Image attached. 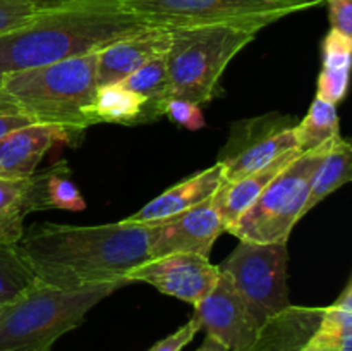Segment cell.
Here are the masks:
<instances>
[{"label": "cell", "mask_w": 352, "mask_h": 351, "mask_svg": "<svg viewBox=\"0 0 352 351\" xmlns=\"http://www.w3.org/2000/svg\"><path fill=\"white\" fill-rule=\"evenodd\" d=\"M38 282L58 289L127 282L126 274L150 260V226L127 220L102 226L43 222L17 243Z\"/></svg>", "instance_id": "obj_1"}, {"label": "cell", "mask_w": 352, "mask_h": 351, "mask_svg": "<svg viewBox=\"0 0 352 351\" xmlns=\"http://www.w3.org/2000/svg\"><path fill=\"white\" fill-rule=\"evenodd\" d=\"M146 28L120 0H78L36 12L21 28L0 34V78L98 52Z\"/></svg>", "instance_id": "obj_2"}, {"label": "cell", "mask_w": 352, "mask_h": 351, "mask_svg": "<svg viewBox=\"0 0 352 351\" xmlns=\"http://www.w3.org/2000/svg\"><path fill=\"white\" fill-rule=\"evenodd\" d=\"M96 92V52L0 78V93L21 116L72 136L98 124L93 114Z\"/></svg>", "instance_id": "obj_3"}, {"label": "cell", "mask_w": 352, "mask_h": 351, "mask_svg": "<svg viewBox=\"0 0 352 351\" xmlns=\"http://www.w3.org/2000/svg\"><path fill=\"white\" fill-rule=\"evenodd\" d=\"M126 284L58 289L38 282L17 301L0 308V351H52L58 337L81 326L100 301Z\"/></svg>", "instance_id": "obj_4"}, {"label": "cell", "mask_w": 352, "mask_h": 351, "mask_svg": "<svg viewBox=\"0 0 352 351\" xmlns=\"http://www.w3.org/2000/svg\"><path fill=\"white\" fill-rule=\"evenodd\" d=\"M258 31L230 24H203L170 30L167 61L172 98L205 105L229 62L256 38Z\"/></svg>", "instance_id": "obj_5"}, {"label": "cell", "mask_w": 352, "mask_h": 351, "mask_svg": "<svg viewBox=\"0 0 352 351\" xmlns=\"http://www.w3.org/2000/svg\"><path fill=\"white\" fill-rule=\"evenodd\" d=\"M150 28L230 24L261 31L289 14L311 9L325 0H120Z\"/></svg>", "instance_id": "obj_6"}, {"label": "cell", "mask_w": 352, "mask_h": 351, "mask_svg": "<svg viewBox=\"0 0 352 351\" xmlns=\"http://www.w3.org/2000/svg\"><path fill=\"white\" fill-rule=\"evenodd\" d=\"M333 141L305 151L284 171L278 172L277 178L263 189L256 202L230 227L229 233L239 237V241L287 244L294 226L305 217V205L315 169Z\"/></svg>", "instance_id": "obj_7"}, {"label": "cell", "mask_w": 352, "mask_h": 351, "mask_svg": "<svg viewBox=\"0 0 352 351\" xmlns=\"http://www.w3.org/2000/svg\"><path fill=\"white\" fill-rule=\"evenodd\" d=\"M287 260V244L241 241L219 265V270L232 282L258 327L291 305Z\"/></svg>", "instance_id": "obj_8"}, {"label": "cell", "mask_w": 352, "mask_h": 351, "mask_svg": "<svg viewBox=\"0 0 352 351\" xmlns=\"http://www.w3.org/2000/svg\"><path fill=\"white\" fill-rule=\"evenodd\" d=\"M219 265L195 253H172L150 258L126 274L127 282H146L164 295L198 305L219 281Z\"/></svg>", "instance_id": "obj_9"}, {"label": "cell", "mask_w": 352, "mask_h": 351, "mask_svg": "<svg viewBox=\"0 0 352 351\" xmlns=\"http://www.w3.org/2000/svg\"><path fill=\"white\" fill-rule=\"evenodd\" d=\"M148 226L150 258L172 253H195L210 258L215 241L226 233L212 198L179 215Z\"/></svg>", "instance_id": "obj_10"}, {"label": "cell", "mask_w": 352, "mask_h": 351, "mask_svg": "<svg viewBox=\"0 0 352 351\" xmlns=\"http://www.w3.org/2000/svg\"><path fill=\"white\" fill-rule=\"evenodd\" d=\"M206 336L227 351H246L256 339L260 327L254 323L232 282L220 272L215 288L195 305V315Z\"/></svg>", "instance_id": "obj_11"}, {"label": "cell", "mask_w": 352, "mask_h": 351, "mask_svg": "<svg viewBox=\"0 0 352 351\" xmlns=\"http://www.w3.org/2000/svg\"><path fill=\"white\" fill-rule=\"evenodd\" d=\"M170 47V30L146 28L96 52V81L100 86L120 83L153 58L164 57Z\"/></svg>", "instance_id": "obj_12"}, {"label": "cell", "mask_w": 352, "mask_h": 351, "mask_svg": "<svg viewBox=\"0 0 352 351\" xmlns=\"http://www.w3.org/2000/svg\"><path fill=\"white\" fill-rule=\"evenodd\" d=\"M69 131L30 123L0 138V178L24 179L36 172L45 155L57 143H69Z\"/></svg>", "instance_id": "obj_13"}, {"label": "cell", "mask_w": 352, "mask_h": 351, "mask_svg": "<svg viewBox=\"0 0 352 351\" xmlns=\"http://www.w3.org/2000/svg\"><path fill=\"white\" fill-rule=\"evenodd\" d=\"M223 184V169L220 162L201 172L182 179L177 184L170 186L164 193L148 202L143 209L124 220L133 224H155L160 220L170 219L189 209H195L199 203L212 198L220 186Z\"/></svg>", "instance_id": "obj_14"}, {"label": "cell", "mask_w": 352, "mask_h": 351, "mask_svg": "<svg viewBox=\"0 0 352 351\" xmlns=\"http://www.w3.org/2000/svg\"><path fill=\"white\" fill-rule=\"evenodd\" d=\"M301 155L299 148H292L282 157L275 158L274 162L267 164L265 167L244 176V178L236 179V181L223 182L219 191L212 196L213 205L217 212L220 213L226 233H229L230 227L239 220V217L256 202L258 196L263 193V189L274 181L278 172L284 171L294 158Z\"/></svg>", "instance_id": "obj_15"}, {"label": "cell", "mask_w": 352, "mask_h": 351, "mask_svg": "<svg viewBox=\"0 0 352 351\" xmlns=\"http://www.w3.org/2000/svg\"><path fill=\"white\" fill-rule=\"evenodd\" d=\"M320 306L289 305L260 327L246 351H301L322 320Z\"/></svg>", "instance_id": "obj_16"}, {"label": "cell", "mask_w": 352, "mask_h": 351, "mask_svg": "<svg viewBox=\"0 0 352 351\" xmlns=\"http://www.w3.org/2000/svg\"><path fill=\"white\" fill-rule=\"evenodd\" d=\"M292 127L294 126L270 127L263 134L250 136L248 143H243L236 150L227 151V157L219 160L223 169V182L244 178L282 157L292 148H298Z\"/></svg>", "instance_id": "obj_17"}, {"label": "cell", "mask_w": 352, "mask_h": 351, "mask_svg": "<svg viewBox=\"0 0 352 351\" xmlns=\"http://www.w3.org/2000/svg\"><path fill=\"white\" fill-rule=\"evenodd\" d=\"M352 38L330 30L323 40V65L318 76L316 96L327 102L340 103L349 86Z\"/></svg>", "instance_id": "obj_18"}, {"label": "cell", "mask_w": 352, "mask_h": 351, "mask_svg": "<svg viewBox=\"0 0 352 351\" xmlns=\"http://www.w3.org/2000/svg\"><path fill=\"white\" fill-rule=\"evenodd\" d=\"M38 210L33 176L0 178V243L17 244L24 236V217Z\"/></svg>", "instance_id": "obj_19"}, {"label": "cell", "mask_w": 352, "mask_h": 351, "mask_svg": "<svg viewBox=\"0 0 352 351\" xmlns=\"http://www.w3.org/2000/svg\"><path fill=\"white\" fill-rule=\"evenodd\" d=\"M301 351H352V284L347 282L339 298L323 308L315 334Z\"/></svg>", "instance_id": "obj_20"}, {"label": "cell", "mask_w": 352, "mask_h": 351, "mask_svg": "<svg viewBox=\"0 0 352 351\" xmlns=\"http://www.w3.org/2000/svg\"><path fill=\"white\" fill-rule=\"evenodd\" d=\"M33 188L38 210L60 209L81 212L86 209V200L71 179L67 162H57L43 172L33 174Z\"/></svg>", "instance_id": "obj_21"}, {"label": "cell", "mask_w": 352, "mask_h": 351, "mask_svg": "<svg viewBox=\"0 0 352 351\" xmlns=\"http://www.w3.org/2000/svg\"><path fill=\"white\" fill-rule=\"evenodd\" d=\"M352 165V147L342 136L333 141L332 147L322 158L309 184V195L305 205V215L315 209L320 202L332 195L336 189L342 188L351 181Z\"/></svg>", "instance_id": "obj_22"}, {"label": "cell", "mask_w": 352, "mask_h": 351, "mask_svg": "<svg viewBox=\"0 0 352 351\" xmlns=\"http://www.w3.org/2000/svg\"><path fill=\"white\" fill-rule=\"evenodd\" d=\"M93 114L96 123L138 124L150 120L146 100L133 89L126 88L122 83L100 86L96 92Z\"/></svg>", "instance_id": "obj_23"}, {"label": "cell", "mask_w": 352, "mask_h": 351, "mask_svg": "<svg viewBox=\"0 0 352 351\" xmlns=\"http://www.w3.org/2000/svg\"><path fill=\"white\" fill-rule=\"evenodd\" d=\"M165 55L164 57L153 58L151 62L144 64L143 67L134 71L133 74L127 76L124 81H120L126 88L133 89L134 93H138V95H141L146 100L150 120L164 116L165 103L172 98Z\"/></svg>", "instance_id": "obj_24"}, {"label": "cell", "mask_w": 352, "mask_h": 351, "mask_svg": "<svg viewBox=\"0 0 352 351\" xmlns=\"http://www.w3.org/2000/svg\"><path fill=\"white\" fill-rule=\"evenodd\" d=\"M292 131H294L296 143L301 153L332 143L340 136L337 107L315 96L308 114L302 117L301 123L292 127Z\"/></svg>", "instance_id": "obj_25"}, {"label": "cell", "mask_w": 352, "mask_h": 351, "mask_svg": "<svg viewBox=\"0 0 352 351\" xmlns=\"http://www.w3.org/2000/svg\"><path fill=\"white\" fill-rule=\"evenodd\" d=\"M38 284L17 244L0 243V308L17 301Z\"/></svg>", "instance_id": "obj_26"}, {"label": "cell", "mask_w": 352, "mask_h": 351, "mask_svg": "<svg viewBox=\"0 0 352 351\" xmlns=\"http://www.w3.org/2000/svg\"><path fill=\"white\" fill-rule=\"evenodd\" d=\"M164 116L177 123L179 126L186 127L189 131H198L205 127V116L201 112V107L189 100L182 98H170L165 103Z\"/></svg>", "instance_id": "obj_27"}, {"label": "cell", "mask_w": 352, "mask_h": 351, "mask_svg": "<svg viewBox=\"0 0 352 351\" xmlns=\"http://www.w3.org/2000/svg\"><path fill=\"white\" fill-rule=\"evenodd\" d=\"M36 16L31 0H0V34L17 30Z\"/></svg>", "instance_id": "obj_28"}, {"label": "cell", "mask_w": 352, "mask_h": 351, "mask_svg": "<svg viewBox=\"0 0 352 351\" xmlns=\"http://www.w3.org/2000/svg\"><path fill=\"white\" fill-rule=\"evenodd\" d=\"M201 330L198 319L191 317V320L184 323L182 327H179L175 332L168 334L167 337H164L162 341H158L157 344L150 348L148 351H182V348L188 346L192 339L196 337V334Z\"/></svg>", "instance_id": "obj_29"}, {"label": "cell", "mask_w": 352, "mask_h": 351, "mask_svg": "<svg viewBox=\"0 0 352 351\" xmlns=\"http://www.w3.org/2000/svg\"><path fill=\"white\" fill-rule=\"evenodd\" d=\"M329 6L330 30L352 38V0H325Z\"/></svg>", "instance_id": "obj_30"}, {"label": "cell", "mask_w": 352, "mask_h": 351, "mask_svg": "<svg viewBox=\"0 0 352 351\" xmlns=\"http://www.w3.org/2000/svg\"><path fill=\"white\" fill-rule=\"evenodd\" d=\"M30 123L31 120L28 117L21 116V114H0V138Z\"/></svg>", "instance_id": "obj_31"}, {"label": "cell", "mask_w": 352, "mask_h": 351, "mask_svg": "<svg viewBox=\"0 0 352 351\" xmlns=\"http://www.w3.org/2000/svg\"><path fill=\"white\" fill-rule=\"evenodd\" d=\"M33 7L36 9V12H43V10L57 9V7L67 6V3L78 2V0H31Z\"/></svg>", "instance_id": "obj_32"}, {"label": "cell", "mask_w": 352, "mask_h": 351, "mask_svg": "<svg viewBox=\"0 0 352 351\" xmlns=\"http://www.w3.org/2000/svg\"><path fill=\"white\" fill-rule=\"evenodd\" d=\"M196 351H227V350L222 346V344L217 343L215 339H212V337H210V336H206L205 341H203L201 346H199Z\"/></svg>", "instance_id": "obj_33"}, {"label": "cell", "mask_w": 352, "mask_h": 351, "mask_svg": "<svg viewBox=\"0 0 352 351\" xmlns=\"http://www.w3.org/2000/svg\"><path fill=\"white\" fill-rule=\"evenodd\" d=\"M0 114H19L16 107H14L2 93H0Z\"/></svg>", "instance_id": "obj_34"}]
</instances>
